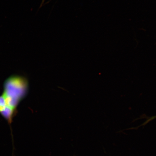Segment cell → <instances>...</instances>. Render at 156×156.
Masks as SVG:
<instances>
[{
    "label": "cell",
    "mask_w": 156,
    "mask_h": 156,
    "mask_svg": "<svg viewBox=\"0 0 156 156\" xmlns=\"http://www.w3.org/2000/svg\"><path fill=\"white\" fill-rule=\"evenodd\" d=\"M0 95V114L11 125L20 101L26 96L28 83L26 78L12 76L7 79Z\"/></svg>",
    "instance_id": "cell-1"
},
{
    "label": "cell",
    "mask_w": 156,
    "mask_h": 156,
    "mask_svg": "<svg viewBox=\"0 0 156 156\" xmlns=\"http://www.w3.org/2000/svg\"><path fill=\"white\" fill-rule=\"evenodd\" d=\"M156 118V116H152L151 117H150V118H148L147 119V120L142 125H141V126H145L146 124H147L148 122H150L151 121V120H153L154 119H155Z\"/></svg>",
    "instance_id": "cell-2"
}]
</instances>
